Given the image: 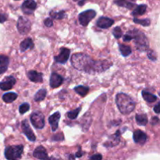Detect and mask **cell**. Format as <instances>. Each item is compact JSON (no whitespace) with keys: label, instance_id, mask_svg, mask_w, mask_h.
Returning a JSON list of instances; mask_svg holds the SVG:
<instances>
[{"label":"cell","instance_id":"1","mask_svg":"<svg viewBox=\"0 0 160 160\" xmlns=\"http://www.w3.org/2000/svg\"><path fill=\"white\" fill-rule=\"evenodd\" d=\"M70 62L76 70L88 73H102L112 66L111 61L94 60L88 55L82 52L73 54Z\"/></svg>","mask_w":160,"mask_h":160},{"label":"cell","instance_id":"2","mask_svg":"<svg viewBox=\"0 0 160 160\" xmlns=\"http://www.w3.org/2000/svg\"><path fill=\"white\" fill-rule=\"evenodd\" d=\"M116 103L119 110L123 115H128L135 109L136 102L134 100L124 93H118L116 96Z\"/></svg>","mask_w":160,"mask_h":160},{"label":"cell","instance_id":"3","mask_svg":"<svg viewBox=\"0 0 160 160\" xmlns=\"http://www.w3.org/2000/svg\"><path fill=\"white\" fill-rule=\"evenodd\" d=\"M127 33H128L132 38V40L134 41V45L138 51H148V48H149V42H148L146 35L142 31L138 29H133L128 31Z\"/></svg>","mask_w":160,"mask_h":160},{"label":"cell","instance_id":"4","mask_svg":"<svg viewBox=\"0 0 160 160\" xmlns=\"http://www.w3.org/2000/svg\"><path fill=\"white\" fill-rule=\"evenodd\" d=\"M23 152V145H12L6 147L5 149V156L9 160H16L21 158Z\"/></svg>","mask_w":160,"mask_h":160},{"label":"cell","instance_id":"5","mask_svg":"<svg viewBox=\"0 0 160 160\" xmlns=\"http://www.w3.org/2000/svg\"><path fill=\"white\" fill-rule=\"evenodd\" d=\"M17 28L20 34H27L31 28V23L27 17H20L17 23Z\"/></svg>","mask_w":160,"mask_h":160},{"label":"cell","instance_id":"6","mask_svg":"<svg viewBox=\"0 0 160 160\" xmlns=\"http://www.w3.org/2000/svg\"><path fill=\"white\" fill-rule=\"evenodd\" d=\"M31 122L36 129H43L45 127V117L39 111L34 112L31 115Z\"/></svg>","mask_w":160,"mask_h":160},{"label":"cell","instance_id":"7","mask_svg":"<svg viewBox=\"0 0 160 160\" xmlns=\"http://www.w3.org/2000/svg\"><path fill=\"white\" fill-rule=\"evenodd\" d=\"M95 16H96V12L94 9H88L78 15V20L82 26L86 27L88 25L92 19L95 18Z\"/></svg>","mask_w":160,"mask_h":160},{"label":"cell","instance_id":"8","mask_svg":"<svg viewBox=\"0 0 160 160\" xmlns=\"http://www.w3.org/2000/svg\"><path fill=\"white\" fill-rule=\"evenodd\" d=\"M70 50L69 48L62 47L60 48V52L58 56H54V59L56 60V62L61 64H65L68 61L69 57H70Z\"/></svg>","mask_w":160,"mask_h":160},{"label":"cell","instance_id":"9","mask_svg":"<svg viewBox=\"0 0 160 160\" xmlns=\"http://www.w3.org/2000/svg\"><path fill=\"white\" fill-rule=\"evenodd\" d=\"M37 8V3L34 0H25L22 4L21 9L26 15H31Z\"/></svg>","mask_w":160,"mask_h":160},{"label":"cell","instance_id":"10","mask_svg":"<svg viewBox=\"0 0 160 160\" xmlns=\"http://www.w3.org/2000/svg\"><path fill=\"white\" fill-rule=\"evenodd\" d=\"M21 127H22V131H23V133L25 134V135H26V137L28 138V140L31 141V142H35L36 137H35V135H34L33 131L31 130V127H30L28 120H23Z\"/></svg>","mask_w":160,"mask_h":160},{"label":"cell","instance_id":"11","mask_svg":"<svg viewBox=\"0 0 160 160\" xmlns=\"http://www.w3.org/2000/svg\"><path fill=\"white\" fill-rule=\"evenodd\" d=\"M64 79L61 75L58 74L56 72L52 73L51 77H50L49 84L52 88H57L59 86L62 85L63 83Z\"/></svg>","mask_w":160,"mask_h":160},{"label":"cell","instance_id":"12","mask_svg":"<svg viewBox=\"0 0 160 160\" xmlns=\"http://www.w3.org/2000/svg\"><path fill=\"white\" fill-rule=\"evenodd\" d=\"M120 134H121V131H117L115 134L109 138L107 142L104 144V146L107 147V148H112V147L118 145L120 142Z\"/></svg>","mask_w":160,"mask_h":160},{"label":"cell","instance_id":"13","mask_svg":"<svg viewBox=\"0 0 160 160\" xmlns=\"http://www.w3.org/2000/svg\"><path fill=\"white\" fill-rule=\"evenodd\" d=\"M16 78L13 76L6 77L4 81L0 82V89L2 91L10 90L16 84Z\"/></svg>","mask_w":160,"mask_h":160},{"label":"cell","instance_id":"14","mask_svg":"<svg viewBox=\"0 0 160 160\" xmlns=\"http://www.w3.org/2000/svg\"><path fill=\"white\" fill-rule=\"evenodd\" d=\"M133 140L135 143L139 145H144L148 140V136L144 131L137 130L133 134Z\"/></svg>","mask_w":160,"mask_h":160},{"label":"cell","instance_id":"15","mask_svg":"<svg viewBox=\"0 0 160 160\" xmlns=\"http://www.w3.org/2000/svg\"><path fill=\"white\" fill-rule=\"evenodd\" d=\"M114 23V20L112 19L106 17H100L96 22V24L98 28L102 29H107L112 26Z\"/></svg>","mask_w":160,"mask_h":160},{"label":"cell","instance_id":"16","mask_svg":"<svg viewBox=\"0 0 160 160\" xmlns=\"http://www.w3.org/2000/svg\"><path fill=\"white\" fill-rule=\"evenodd\" d=\"M60 112H56L55 113L52 114L49 117H48V122H49L50 125H51L52 131H56L58 129L59 127V121L60 120Z\"/></svg>","mask_w":160,"mask_h":160},{"label":"cell","instance_id":"17","mask_svg":"<svg viewBox=\"0 0 160 160\" xmlns=\"http://www.w3.org/2000/svg\"><path fill=\"white\" fill-rule=\"evenodd\" d=\"M28 78L30 81L34 83H42L43 81V73L36 70H30L28 73Z\"/></svg>","mask_w":160,"mask_h":160},{"label":"cell","instance_id":"18","mask_svg":"<svg viewBox=\"0 0 160 160\" xmlns=\"http://www.w3.org/2000/svg\"><path fill=\"white\" fill-rule=\"evenodd\" d=\"M33 156L38 159H48V153H47L46 149L43 146H38L34 149L33 152Z\"/></svg>","mask_w":160,"mask_h":160},{"label":"cell","instance_id":"19","mask_svg":"<svg viewBox=\"0 0 160 160\" xmlns=\"http://www.w3.org/2000/svg\"><path fill=\"white\" fill-rule=\"evenodd\" d=\"M34 42L32 38H27L24 40L22 41L20 45V48L21 52H25L28 49H32L34 48Z\"/></svg>","mask_w":160,"mask_h":160},{"label":"cell","instance_id":"20","mask_svg":"<svg viewBox=\"0 0 160 160\" xmlns=\"http://www.w3.org/2000/svg\"><path fill=\"white\" fill-rule=\"evenodd\" d=\"M9 64V59L6 56H0V74L7 70Z\"/></svg>","mask_w":160,"mask_h":160},{"label":"cell","instance_id":"21","mask_svg":"<svg viewBox=\"0 0 160 160\" xmlns=\"http://www.w3.org/2000/svg\"><path fill=\"white\" fill-rule=\"evenodd\" d=\"M147 10V6L146 5H139V6H137L134 9L133 12H131L132 16L134 17H138V16H142L144 15L145 13Z\"/></svg>","mask_w":160,"mask_h":160},{"label":"cell","instance_id":"22","mask_svg":"<svg viewBox=\"0 0 160 160\" xmlns=\"http://www.w3.org/2000/svg\"><path fill=\"white\" fill-rule=\"evenodd\" d=\"M114 3L120 7L126 8L128 9H132L135 7V4L128 1V0H114Z\"/></svg>","mask_w":160,"mask_h":160},{"label":"cell","instance_id":"23","mask_svg":"<svg viewBox=\"0 0 160 160\" xmlns=\"http://www.w3.org/2000/svg\"><path fill=\"white\" fill-rule=\"evenodd\" d=\"M142 96H143V98L145 99V102L148 103H153L158 99V97L156 95H153V94L150 93L149 92H147V91L144 90L142 92Z\"/></svg>","mask_w":160,"mask_h":160},{"label":"cell","instance_id":"24","mask_svg":"<svg viewBox=\"0 0 160 160\" xmlns=\"http://www.w3.org/2000/svg\"><path fill=\"white\" fill-rule=\"evenodd\" d=\"M18 97V95L14 92H8L2 95V100L6 103H12L15 101Z\"/></svg>","mask_w":160,"mask_h":160},{"label":"cell","instance_id":"25","mask_svg":"<svg viewBox=\"0 0 160 160\" xmlns=\"http://www.w3.org/2000/svg\"><path fill=\"white\" fill-rule=\"evenodd\" d=\"M135 119L136 122L139 126H145L148 122L146 114H136Z\"/></svg>","mask_w":160,"mask_h":160},{"label":"cell","instance_id":"26","mask_svg":"<svg viewBox=\"0 0 160 160\" xmlns=\"http://www.w3.org/2000/svg\"><path fill=\"white\" fill-rule=\"evenodd\" d=\"M119 50H120V53H121L123 57H127L132 52V49H131V47L124 45V44H120L119 45Z\"/></svg>","mask_w":160,"mask_h":160},{"label":"cell","instance_id":"27","mask_svg":"<svg viewBox=\"0 0 160 160\" xmlns=\"http://www.w3.org/2000/svg\"><path fill=\"white\" fill-rule=\"evenodd\" d=\"M74 91L76 92L77 94H78L79 95H81V97H84L88 95L89 92V88L88 86H84V85H78L77 87H75Z\"/></svg>","mask_w":160,"mask_h":160},{"label":"cell","instance_id":"28","mask_svg":"<svg viewBox=\"0 0 160 160\" xmlns=\"http://www.w3.org/2000/svg\"><path fill=\"white\" fill-rule=\"evenodd\" d=\"M47 95V91L46 89L42 88L40 90H38V92L35 94L34 95V101L37 102H39L42 101V100L45 99V98L46 97Z\"/></svg>","mask_w":160,"mask_h":160},{"label":"cell","instance_id":"29","mask_svg":"<svg viewBox=\"0 0 160 160\" xmlns=\"http://www.w3.org/2000/svg\"><path fill=\"white\" fill-rule=\"evenodd\" d=\"M49 15L52 19H55V20H62V19L66 17V12L64 10L58 11V12H55L54 10L51 11L49 12Z\"/></svg>","mask_w":160,"mask_h":160},{"label":"cell","instance_id":"30","mask_svg":"<svg viewBox=\"0 0 160 160\" xmlns=\"http://www.w3.org/2000/svg\"><path fill=\"white\" fill-rule=\"evenodd\" d=\"M81 107L80 106V107L77 108V109H74V110L69 111V112H67V117L70 118V120H74V119H76L77 117H78V114H79V112H81Z\"/></svg>","mask_w":160,"mask_h":160},{"label":"cell","instance_id":"31","mask_svg":"<svg viewBox=\"0 0 160 160\" xmlns=\"http://www.w3.org/2000/svg\"><path fill=\"white\" fill-rule=\"evenodd\" d=\"M133 21H134L135 23H138V24L142 25V26L144 27L149 26L150 23H151L149 19H144V20H141V19H138L136 18V17L135 18H134Z\"/></svg>","mask_w":160,"mask_h":160},{"label":"cell","instance_id":"32","mask_svg":"<svg viewBox=\"0 0 160 160\" xmlns=\"http://www.w3.org/2000/svg\"><path fill=\"white\" fill-rule=\"evenodd\" d=\"M112 34L115 37V38L119 39L121 37H123V31H122L121 28L120 27H116L113 30H112Z\"/></svg>","mask_w":160,"mask_h":160},{"label":"cell","instance_id":"33","mask_svg":"<svg viewBox=\"0 0 160 160\" xmlns=\"http://www.w3.org/2000/svg\"><path fill=\"white\" fill-rule=\"evenodd\" d=\"M30 109V105L28 102L22 103L19 108V112L20 114H24Z\"/></svg>","mask_w":160,"mask_h":160},{"label":"cell","instance_id":"34","mask_svg":"<svg viewBox=\"0 0 160 160\" xmlns=\"http://www.w3.org/2000/svg\"><path fill=\"white\" fill-rule=\"evenodd\" d=\"M147 55L152 61H156V59H157V55H156V52H154L153 50H148Z\"/></svg>","mask_w":160,"mask_h":160},{"label":"cell","instance_id":"35","mask_svg":"<svg viewBox=\"0 0 160 160\" xmlns=\"http://www.w3.org/2000/svg\"><path fill=\"white\" fill-rule=\"evenodd\" d=\"M44 23H45V25L46 27H48V28H51V27H52L53 25V20L52 18H46L45 20V21H44Z\"/></svg>","mask_w":160,"mask_h":160},{"label":"cell","instance_id":"36","mask_svg":"<svg viewBox=\"0 0 160 160\" xmlns=\"http://www.w3.org/2000/svg\"><path fill=\"white\" fill-rule=\"evenodd\" d=\"M64 139L63 138V135H62V134H56V135L54 136V137L52 138V141H56V142H60V141H62Z\"/></svg>","mask_w":160,"mask_h":160},{"label":"cell","instance_id":"37","mask_svg":"<svg viewBox=\"0 0 160 160\" xmlns=\"http://www.w3.org/2000/svg\"><path fill=\"white\" fill-rule=\"evenodd\" d=\"M8 20L7 14L0 13V23H2Z\"/></svg>","mask_w":160,"mask_h":160},{"label":"cell","instance_id":"38","mask_svg":"<svg viewBox=\"0 0 160 160\" xmlns=\"http://www.w3.org/2000/svg\"><path fill=\"white\" fill-rule=\"evenodd\" d=\"M89 159H93V160H101L102 159V156L100 154H95V155H93V156H90V157H89Z\"/></svg>","mask_w":160,"mask_h":160},{"label":"cell","instance_id":"39","mask_svg":"<svg viewBox=\"0 0 160 160\" xmlns=\"http://www.w3.org/2000/svg\"><path fill=\"white\" fill-rule=\"evenodd\" d=\"M123 41L126 42H131V41H132V38H131V36L128 33H127L125 35H123Z\"/></svg>","mask_w":160,"mask_h":160},{"label":"cell","instance_id":"40","mask_svg":"<svg viewBox=\"0 0 160 160\" xmlns=\"http://www.w3.org/2000/svg\"><path fill=\"white\" fill-rule=\"evenodd\" d=\"M159 117H152V120H151L152 125H156V124H158V123H159Z\"/></svg>","mask_w":160,"mask_h":160},{"label":"cell","instance_id":"41","mask_svg":"<svg viewBox=\"0 0 160 160\" xmlns=\"http://www.w3.org/2000/svg\"><path fill=\"white\" fill-rule=\"evenodd\" d=\"M83 155H84V152H83L81 151V147H79V149H78V152H77L76 154H75V157H76V158H81V157H82Z\"/></svg>","mask_w":160,"mask_h":160},{"label":"cell","instance_id":"42","mask_svg":"<svg viewBox=\"0 0 160 160\" xmlns=\"http://www.w3.org/2000/svg\"><path fill=\"white\" fill-rule=\"evenodd\" d=\"M159 107H160V102H158L157 104H156V106H154V108H153V110H154V112H156V113L159 114V112H160Z\"/></svg>","mask_w":160,"mask_h":160},{"label":"cell","instance_id":"43","mask_svg":"<svg viewBox=\"0 0 160 160\" xmlns=\"http://www.w3.org/2000/svg\"><path fill=\"white\" fill-rule=\"evenodd\" d=\"M73 1L78 2V5H79V6H83V5H84V3L87 0H73Z\"/></svg>","mask_w":160,"mask_h":160},{"label":"cell","instance_id":"44","mask_svg":"<svg viewBox=\"0 0 160 160\" xmlns=\"http://www.w3.org/2000/svg\"><path fill=\"white\" fill-rule=\"evenodd\" d=\"M69 159H76V157H75L74 156H73V155H71V156L69 157Z\"/></svg>","mask_w":160,"mask_h":160}]
</instances>
